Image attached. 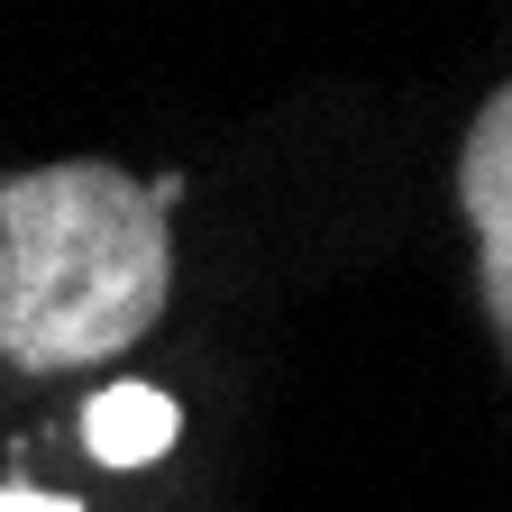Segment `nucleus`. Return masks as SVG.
Returning <instances> with one entry per match:
<instances>
[{"label": "nucleus", "instance_id": "obj_1", "mask_svg": "<svg viewBox=\"0 0 512 512\" xmlns=\"http://www.w3.org/2000/svg\"><path fill=\"white\" fill-rule=\"evenodd\" d=\"M174 247L138 174L101 156L0 174V366L64 375L147 339Z\"/></svg>", "mask_w": 512, "mask_h": 512}, {"label": "nucleus", "instance_id": "obj_2", "mask_svg": "<svg viewBox=\"0 0 512 512\" xmlns=\"http://www.w3.org/2000/svg\"><path fill=\"white\" fill-rule=\"evenodd\" d=\"M458 202L476 229V275H485V311H494V339L512 357V83L476 110L467 128V156H458Z\"/></svg>", "mask_w": 512, "mask_h": 512}, {"label": "nucleus", "instance_id": "obj_3", "mask_svg": "<svg viewBox=\"0 0 512 512\" xmlns=\"http://www.w3.org/2000/svg\"><path fill=\"white\" fill-rule=\"evenodd\" d=\"M174 394H156V384H110V394H92L83 412V439H92V458L101 467H156L165 448H174Z\"/></svg>", "mask_w": 512, "mask_h": 512}, {"label": "nucleus", "instance_id": "obj_4", "mask_svg": "<svg viewBox=\"0 0 512 512\" xmlns=\"http://www.w3.org/2000/svg\"><path fill=\"white\" fill-rule=\"evenodd\" d=\"M0 512H83V503H64V494H37V485H0Z\"/></svg>", "mask_w": 512, "mask_h": 512}]
</instances>
